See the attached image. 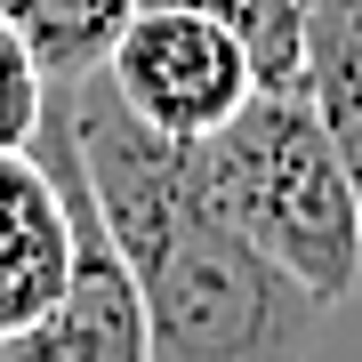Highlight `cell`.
Returning <instances> with one entry per match:
<instances>
[{"label":"cell","instance_id":"obj_1","mask_svg":"<svg viewBox=\"0 0 362 362\" xmlns=\"http://www.w3.org/2000/svg\"><path fill=\"white\" fill-rule=\"evenodd\" d=\"M73 153L89 202L137 274L153 362H306L330 306L209 202L202 153L145 129L113 81H73Z\"/></svg>","mask_w":362,"mask_h":362},{"label":"cell","instance_id":"obj_2","mask_svg":"<svg viewBox=\"0 0 362 362\" xmlns=\"http://www.w3.org/2000/svg\"><path fill=\"white\" fill-rule=\"evenodd\" d=\"M202 185L290 282H306L322 306H346L362 290V209L354 177L338 161L306 89H250L233 121L194 137Z\"/></svg>","mask_w":362,"mask_h":362},{"label":"cell","instance_id":"obj_3","mask_svg":"<svg viewBox=\"0 0 362 362\" xmlns=\"http://www.w3.org/2000/svg\"><path fill=\"white\" fill-rule=\"evenodd\" d=\"M33 145H40V161L57 169V185L73 202V282L40 322L0 338V362H153L137 274L121 258V242L105 233L97 202H89V177H81V153H73V81H49Z\"/></svg>","mask_w":362,"mask_h":362},{"label":"cell","instance_id":"obj_4","mask_svg":"<svg viewBox=\"0 0 362 362\" xmlns=\"http://www.w3.org/2000/svg\"><path fill=\"white\" fill-rule=\"evenodd\" d=\"M113 81V97L129 105L145 129L161 137H209L218 121H233L258 89V65H250L242 33L226 16H202V8H153L137 0L129 25H121L113 57L97 65Z\"/></svg>","mask_w":362,"mask_h":362},{"label":"cell","instance_id":"obj_5","mask_svg":"<svg viewBox=\"0 0 362 362\" xmlns=\"http://www.w3.org/2000/svg\"><path fill=\"white\" fill-rule=\"evenodd\" d=\"M73 282V202L40 145H0V338L65 298Z\"/></svg>","mask_w":362,"mask_h":362},{"label":"cell","instance_id":"obj_6","mask_svg":"<svg viewBox=\"0 0 362 362\" xmlns=\"http://www.w3.org/2000/svg\"><path fill=\"white\" fill-rule=\"evenodd\" d=\"M298 89L314 97L322 129L338 145L354 177V209H362V0H306V73Z\"/></svg>","mask_w":362,"mask_h":362},{"label":"cell","instance_id":"obj_7","mask_svg":"<svg viewBox=\"0 0 362 362\" xmlns=\"http://www.w3.org/2000/svg\"><path fill=\"white\" fill-rule=\"evenodd\" d=\"M129 8L137 0H0V16L16 25V40L40 65V81H89L113 57Z\"/></svg>","mask_w":362,"mask_h":362},{"label":"cell","instance_id":"obj_8","mask_svg":"<svg viewBox=\"0 0 362 362\" xmlns=\"http://www.w3.org/2000/svg\"><path fill=\"white\" fill-rule=\"evenodd\" d=\"M153 8L226 16L258 65V89H298V73H306V0H153Z\"/></svg>","mask_w":362,"mask_h":362},{"label":"cell","instance_id":"obj_9","mask_svg":"<svg viewBox=\"0 0 362 362\" xmlns=\"http://www.w3.org/2000/svg\"><path fill=\"white\" fill-rule=\"evenodd\" d=\"M40 105H49V81H40V65L25 57L16 25L0 16V145H33Z\"/></svg>","mask_w":362,"mask_h":362}]
</instances>
